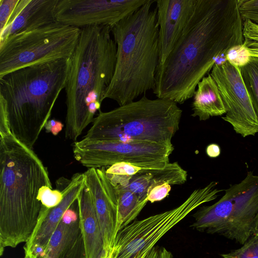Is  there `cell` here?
Returning <instances> with one entry per match:
<instances>
[{
	"instance_id": "6da1fadb",
	"label": "cell",
	"mask_w": 258,
	"mask_h": 258,
	"mask_svg": "<svg viewBox=\"0 0 258 258\" xmlns=\"http://www.w3.org/2000/svg\"><path fill=\"white\" fill-rule=\"evenodd\" d=\"M243 41L238 0H197L180 37L158 66L153 93L157 98L183 104L193 97L218 56Z\"/></svg>"
},
{
	"instance_id": "7a4b0ae2",
	"label": "cell",
	"mask_w": 258,
	"mask_h": 258,
	"mask_svg": "<svg viewBox=\"0 0 258 258\" xmlns=\"http://www.w3.org/2000/svg\"><path fill=\"white\" fill-rule=\"evenodd\" d=\"M52 187L48 172L31 149L11 131L0 133V254L27 242L42 208L43 186Z\"/></svg>"
},
{
	"instance_id": "3957f363",
	"label": "cell",
	"mask_w": 258,
	"mask_h": 258,
	"mask_svg": "<svg viewBox=\"0 0 258 258\" xmlns=\"http://www.w3.org/2000/svg\"><path fill=\"white\" fill-rule=\"evenodd\" d=\"M107 26L81 28L64 88V135L74 142L100 112L115 64L116 45Z\"/></svg>"
},
{
	"instance_id": "277c9868",
	"label": "cell",
	"mask_w": 258,
	"mask_h": 258,
	"mask_svg": "<svg viewBox=\"0 0 258 258\" xmlns=\"http://www.w3.org/2000/svg\"><path fill=\"white\" fill-rule=\"evenodd\" d=\"M70 58L22 68L0 77V112L12 134L32 149L66 87Z\"/></svg>"
},
{
	"instance_id": "5b68a950",
	"label": "cell",
	"mask_w": 258,
	"mask_h": 258,
	"mask_svg": "<svg viewBox=\"0 0 258 258\" xmlns=\"http://www.w3.org/2000/svg\"><path fill=\"white\" fill-rule=\"evenodd\" d=\"M156 0L147 3L111 28L116 45L113 76L104 99L121 106L154 90L159 50Z\"/></svg>"
},
{
	"instance_id": "8992f818",
	"label": "cell",
	"mask_w": 258,
	"mask_h": 258,
	"mask_svg": "<svg viewBox=\"0 0 258 258\" xmlns=\"http://www.w3.org/2000/svg\"><path fill=\"white\" fill-rule=\"evenodd\" d=\"M182 113L171 100L150 99L144 95L109 111H100L83 139L171 145L179 128Z\"/></svg>"
},
{
	"instance_id": "52a82bcc",
	"label": "cell",
	"mask_w": 258,
	"mask_h": 258,
	"mask_svg": "<svg viewBox=\"0 0 258 258\" xmlns=\"http://www.w3.org/2000/svg\"><path fill=\"white\" fill-rule=\"evenodd\" d=\"M192 216L194 229L243 245L258 230V175L248 171L241 181L230 185L219 201L200 207Z\"/></svg>"
},
{
	"instance_id": "ba28073f",
	"label": "cell",
	"mask_w": 258,
	"mask_h": 258,
	"mask_svg": "<svg viewBox=\"0 0 258 258\" xmlns=\"http://www.w3.org/2000/svg\"><path fill=\"white\" fill-rule=\"evenodd\" d=\"M81 29L55 22L12 35L0 44V77L16 70L70 58Z\"/></svg>"
},
{
	"instance_id": "9c48e42d",
	"label": "cell",
	"mask_w": 258,
	"mask_h": 258,
	"mask_svg": "<svg viewBox=\"0 0 258 258\" xmlns=\"http://www.w3.org/2000/svg\"><path fill=\"white\" fill-rule=\"evenodd\" d=\"M212 181L194 190L178 207L134 221L119 231L112 246L114 258H144L170 230L202 205L211 202L222 189Z\"/></svg>"
},
{
	"instance_id": "30bf717a",
	"label": "cell",
	"mask_w": 258,
	"mask_h": 258,
	"mask_svg": "<svg viewBox=\"0 0 258 258\" xmlns=\"http://www.w3.org/2000/svg\"><path fill=\"white\" fill-rule=\"evenodd\" d=\"M174 149L173 144L82 139L74 142L73 152L75 159L88 169L107 167L121 162L163 167L169 163Z\"/></svg>"
},
{
	"instance_id": "8fae6325",
	"label": "cell",
	"mask_w": 258,
	"mask_h": 258,
	"mask_svg": "<svg viewBox=\"0 0 258 258\" xmlns=\"http://www.w3.org/2000/svg\"><path fill=\"white\" fill-rule=\"evenodd\" d=\"M210 75L215 81L226 112L222 118L245 138L258 133V118L242 79L240 69L228 61L214 64Z\"/></svg>"
},
{
	"instance_id": "7c38bea8",
	"label": "cell",
	"mask_w": 258,
	"mask_h": 258,
	"mask_svg": "<svg viewBox=\"0 0 258 258\" xmlns=\"http://www.w3.org/2000/svg\"><path fill=\"white\" fill-rule=\"evenodd\" d=\"M149 0H58L57 22L82 28L91 26L112 27Z\"/></svg>"
},
{
	"instance_id": "4fadbf2b",
	"label": "cell",
	"mask_w": 258,
	"mask_h": 258,
	"mask_svg": "<svg viewBox=\"0 0 258 258\" xmlns=\"http://www.w3.org/2000/svg\"><path fill=\"white\" fill-rule=\"evenodd\" d=\"M105 172L113 185L128 189L141 199L147 201L149 190L155 185L164 183L181 185L187 179V172L177 162H169L163 167L121 162L106 167Z\"/></svg>"
},
{
	"instance_id": "5bb4252c",
	"label": "cell",
	"mask_w": 258,
	"mask_h": 258,
	"mask_svg": "<svg viewBox=\"0 0 258 258\" xmlns=\"http://www.w3.org/2000/svg\"><path fill=\"white\" fill-rule=\"evenodd\" d=\"M85 185V175L77 173L70 180L60 182L58 189L63 198L56 206L48 209L43 206L36 226L24 247V258H45L50 239L67 210L78 199Z\"/></svg>"
},
{
	"instance_id": "9a60e30c",
	"label": "cell",
	"mask_w": 258,
	"mask_h": 258,
	"mask_svg": "<svg viewBox=\"0 0 258 258\" xmlns=\"http://www.w3.org/2000/svg\"><path fill=\"white\" fill-rule=\"evenodd\" d=\"M106 167L89 168L84 173L100 225L104 250L112 248L116 233L117 203L114 186L106 174Z\"/></svg>"
},
{
	"instance_id": "2e32d148",
	"label": "cell",
	"mask_w": 258,
	"mask_h": 258,
	"mask_svg": "<svg viewBox=\"0 0 258 258\" xmlns=\"http://www.w3.org/2000/svg\"><path fill=\"white\" fill-rule=\"evenodd\" d=\"M196 2L197 0H156L159 64L165 62L172 50L194 12Z\"/></svg>"
},
{
	"instance_id": "e0dca14e",
	"label": "cell",
	"mask_w": 258,
	"mask_h": 258,
	"mask_svg": "<svg viewBox=\"0 0 258 258\" xmlns=\"http://www.w3.org/2000/svg\"><path fill=\"white\" fill-rule=\"evenodd\" d=\"M58 0H19L7 26L0 33V44L9 37L56 21Z\"/></svg>"
},
{
	"instance_id": "ac0fdd59",
	"label": "cell",
	"mask_w": 258,
	"mask_h": 258,
	"mask_svg": "<svg viewBox=\"0 0 258 258\" xmlns=\"http://www.w3.org/2000/svg\"><path fill=\"white\" fill-rule=\"evenodd\" d=\"M45 258H85L77 200L63 214L50 239Z\"/></svg>"
},
{
	"instance_id": "d6986e66",
	"label": "cell",
	"mask_w": 258,
	"mask_h": 258,
	"mask_svg": "<svg viewBox=\"0 0 258 258\" xmlns=\"http://www.w3.org/2000/svg\"><path fill=\"white\" fill-rule=\"evenodd\" d=\"M77 200L85 257L99 258L104 250L103 237L94 200L85 182Z\"/></svg>"
},
{
	"instance_id": "ffe728a7",
	"label": "cell",
	"mask_w": 258,
	"mask_h": 258,
	"mask_svg": "<svg viewBox=\"0 0 258 258\" xmlns=\"http://www.w3.org/2000/svg\"><path fill=\"white\" fill-rule=\"evenodd\" d=\"M191 104L192 117L205 121L211 117L221 116L226 112L217 84L210 75L198 84Z\"/></svg>"
},
{
	"instance_id": "44dd1931",
	"label": "cell",
	"mask_w": 258,
	"mask_h": 258,
	"mask_svg": "<svg viewBox=\"0 0 258 258\" xmlns=\"http://www.w3.org/2000/svg\"><path fill=\"white\" fill-rule=\"evenodd\" d=\"M114 186L117 203L116 235L122 229L135 221L148 202L119 185Z\"/></svg>"
},
{
	"instance_id": "7402d4cb",
	"label": "cell",
	"mask_w": 258,
	"mask_h": 258,
	"mask_svg": "<svg viewBox=\"0 0 258 258\" xmlns=\"http://www.w3.org/2000/svg\"><path fill=\"white\" fill-rule=\"evenodd\" d=\"M239 69L258 118V58L251 57L249 61Z\"/></svg>"
},
{
	"instance_id": "603a6c76",
	"label": "cell",
	"mask_w": 258,
	"mask_h": 258,
	"mask_svg": "<svg viewBox=\"0 0 258 258\" xmlns=\"http://www.w3.org/2000/svg\"><path fill=\"white\" fill-rule=\"evenodd\" d=\"M243 45L251 57L258 58V24L249 20L243 21Z\"/></svg>"
},
{
	"instance_id": "cb8c5ba5",
	"label": "cell",
	"mask_w": 258,
	"mask_h": 258,
	"mask_svg": "<svg viewBox=\"0 0 258 258\" xmlns=\"http://www.w3.org/2000/svg\"><path fill=\"white\" fill-rule=\"evenodd\" d=\"M221 256L223 258H258V230L241 247Z\"/></svg>"
},
{
	"instance_id": "d4e9b609",
	"label": "cell",
	"mask_w": 258,
	"mask_h": 258,
	"mask_svg": "<svg viewBox=\"0 0 258 258\" xmlns=\"http://www.w3.org/2000/svg\"><path fill=\"white\" fill-rule=\"evenodd\" d=\"M63 192L58 189H53L51 187L45 185L39 190L38 199L42 206L50 209L57 206L62 200Z\"/></svg>"
},
{
	"instance_id": "484cf974",
	"label": "cell",
	"mask_w": 258,
	"mask_h": 258,
	"mask_svg": "<svg viewBox=\"0 0 258 258\" xmlns=\"http://www.w3.org/2000/svg\"><path fill=\"white\" fill-rule=\"evenodd\" d=\"M250 58L248 51L243 44L231 47L226 53L227 61L239 68L246 65Z\"/></svg>"
},
{
	"instance_id": "4316f807",
	"label": "cell",
	"mask_w": 258,
	"mask_h": 258,
	"mask_svg": "<svg viewBox=\"0 0 258 258\" xmlns=\"http://www.w3.org/2000/svg\"><path fill=\"white\" fill-rule=\"evenodd\" d=\"M238 8L243 21L249 20L258 24V0H238Z\"/></svg>"
},
{
	"instance_id": "83f0119b",
	"label": "cell",
	"mask_w": 258,
	"mask_h": 258,
	"mask_svg": "<svg viewBox=\"0 0 258 258\" xmlns=\"http://www.w3.org/2000/svg\"><path fill=\"white\" fill-rule=\"evenodd\" d=\"M19 1V0H0V33L7 26Z\"/></svg>"
},
{
	"instance_id": "f1b7e54d",
	"label": "cell",
	"mask_w": 258,
	"mask_h": 258,
	"mask_svg": "<svg viewBox=\"0 0 258 258\" xmlns=\"http://www.w3.org/2000/svg\"><path fill=\"white\" fill-rule=\"evenodd\" d=\"M171 185L167 183H161L151 188L147 195L148 201L153 203L165 199L171 190Z\"/></svg>"
},
{
	"instance_id": "f546056e",
	"label": "cell",
	"mask_w": 258,
	"mask_h": 258,
	"mask_svg": "<svg viewBox=\"0 0 258 258\" xmlns=\"http://www.w3.org/2000/svg\"><path fill=\"white\" fill-rule=\"evenodd\" d=\"M144 258H173V255L165 247L155 246Z\"/></svg>"
},
{
	"instance_id": "4dcf8cb0",
	"label": "cell",
	"mask_w": 258,
	"mask_h": 258,
	"mask_svg": "<svg viewBox=\"0 0 258 258\" xmlns=\"http://www.w3.org/2000/svg\"><path fill=\"white\" fill-rule=\"evenodd\" d=\"M63 124L58 120L54 119H49L44 126L46 133H51L54 136L57 135L60 132L63 127Z\"/></svg>"
},
{
	"instance_id": "1f68e13d",
	"label": "cell",
	"mask_w": 258,
	"mask_h": 258,
	"mask_svg": "<svg viewBox=\"0 0 258 258\" xmlns=\"http://www.w3.org/2000/svg\"><path fill=\"white\" fill-rule=\"evenodd\" d=\"M206 152L207 155L211 158L218 157L221 153L220 146L215 143L209 144L206 148Z\"/></svg>"
},
{
	"instance_id": "d6a6232c",
	"label": "cell",
	"mask_w": 258,
	"mask_h": 258,
	"mask_svg": "<svg viewBox=\"0 0 258 258\" xmlns=\"http://www.w3.org/2000/svg\"><path fill=\"white\" fill-rule=\"evenodd\" d=\"M99 258H114L112 248L104 250Z\"/></svg>"
}]
</instances>
